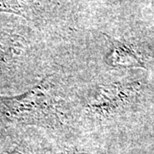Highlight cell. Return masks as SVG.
Listing matches in <instances>:
<instances>
[{
	"label": "cell",
	"instance_id": "obj_1",
	"mask_svg": "<svg viewBox=\"0 0 154 154\" xmlns=\"http://www.w3.org/2000/svg\"><path fill=\"white\" fill-rule=\"evenodd\" d=\"M0 154H20L19 152H2V153Z\"/></svg>",
	"mask_w": 154,
	"mask_h": 154
}]
</instances>
